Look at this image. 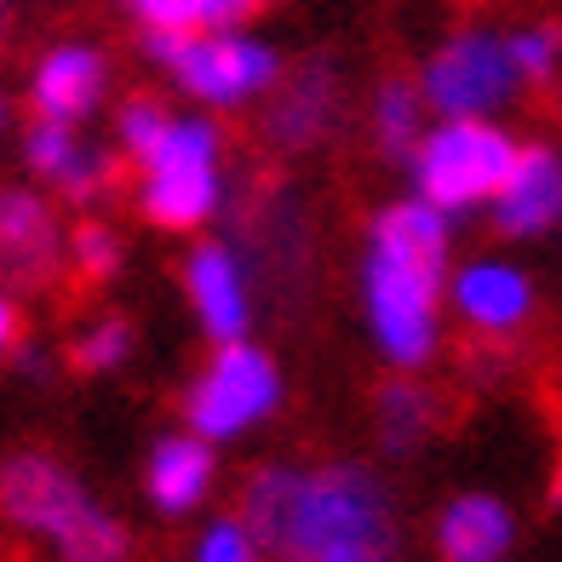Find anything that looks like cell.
Here are the masks:
<instances>
[{"instance_id": "obj_1", "label": "cell", "mask_w": 562, "mask_h": 562, "mask_svg": "<svg viewBox=\"0 0 562 562\" xmlns=\"http://www.w3.org/2000/svg\"><path fill=\"white\" fill-rule=\"evenodd\" d=\"M241 517L270 562H396V505L362 459L265 465L241 488Z\"/></svg>"}, {"instance_id": "obj_2", "label": "cell", "mask_w": 562, "mask_h": 562, "mask_svg": "<svg viewBox=\"0 0 562 562\" xmlns=\"http://www.w3.org/2000/svg\"><path fill=\"white\" fill-rule=\"evenodd\" d=\"M448 247L453 218L425 195H402L379 207L362 247V322L379 362L396 373H419L442 345L448 304Z\"/></svg>"}, {"instance_id": "obj_3", "label": "cell", "mask_w": 562, "mask_h": 562, "mask_svg": "<svg viewBox=\"0 0 562 562\" xmlns=\"http://www.w3.org/2000/svg\"><path fill=\"white\" fill-rule=\"evenodd\" d=\"M0 517L46 540L64 562H121L126 557V528L75 482L64 459L41 453V448L0 459Z\"/></svg>"}, {"instance_id": "obj_4", "label": "cell", "mask_w": 562, "mask_h": 562, "mask_svg": "<svg viewBox=\"0 0 562 562\" xmlns=\"http://www.w3.org/2000/svg\"><path fill=\"white\" fill-rule=\"evenodd\" d=\"M517 156L522 138H510V126L499 121H437L425 126V138L407 156V178H414V195L459 218L494 207Z\"/></svg>"}, {"instance_id": "obj_5", "label": "cell", "mask_w": 562, "mask_h": 562, "mask_svg": "<svg viewBox=\"0 0 562 562\" xmlns=\"http://www.w3.org/2000/svg\"><path fill=\"white\" fill-rule=\"evenodd\" d=\"M144 58L161 64L178 81V92H190L207 110H241L281 87L276 46L247 30H207V35L144 30Z\"/></svg>"}, {"instance_id": "obj_6", "label": "cell", "mask_w": 562, "mask_h": 562, "mask_svg": "<svg viewBox=\"0 0 562 562\" xmlns=\"http://www.w3.org/2000/svg\"><path fill=\"white\" fill-rule=\"evenodd\" d=\"M224 201V138L207 115H172L138 161V213L161 229H201Z\"/></svg>"}, {"instance_id": "obj_7", "label": "cell", "mask_w": 562, "mask_h": 562, "mask_svg": "<svg viewBox=\"0 0 562 562\" xmlns=\"http://www.w3.org/2000/svg\"><path fill=\"white\" fill-rule=\"evenodd\" d=\"M528 81L510 58V35L488 23H465L419 64V92L442 121H494Z\"/></svg>"}, {"instance_id": "obj_8", "label": "cell", "mask_w": 562, "mask_h": 562, "mask_svg": "<svg viewBox=\"0 0 562 562\" xmlns=\"http://www.w3.org/2000/svg\"><path fill=\"white\" fill-rule=\"evenodd\" d=\"M281 396H288V385H281L276 356L236 339V345H218L207 368L195 373V385L184 391V425L207 442H236L276 414Z\"/></svg>"}, {"instance_id": "obj_9", "label": "cell", "mask_w": 562, "mask_h": 562, "mask_svg": "<svg viewBox=\"0 0 562 562\" xmlns=\"http://www.w3.org/2000/svg\"><path fill=\"white\" fill-rule=\"evenodd\" d=\"M448 311L465 322L476 339L505 345V339H517L522 327L533 322L540 293H533V276L522 265L482 252V259H465L448 276Z\"/></svg>"}, {"instance_id": "obj_10", "label": "cell", "mask_w": 562, "mask_h": 562, "mask_svg": "<svg viewBox=\"0 0 562 562\" xmlns=\"http://www.w3.org/2000/svg\"><path fill=\"white\" fill-rule=\"evenodd\" d=\"M488 218L505 241H540L551 229H562V144L551 138L522 144V156L510 167L505 190L494 195Z\"/></svg>"}, {"instance_id": "obj_11", "label": "cell", "mask_w": 562, "mask_h": 562, "mask_svg": "<svg viewBox=\"0 0 562 562\" xmlns=\"http://www.w3.org/2000/svg\"><path fill=\"white\" fill-rule=\"evenodd\" d=\"M184 293H190L195 322L213 334V345L247 339V327H252V288H247V265H241L236 247H224V241L190 247V259H184Z\"/></svg>"}, {"instance_id": "obj_12", "label": "cell", "mask_w": 562, "mask_h": 562, "mask_svg": "<svg viewBox=\"0 0 562 562\" xmlns=\"http://www.w3.org/2000/svg\"><path fill=\"white\" fill-rule=\"evenodd\" d=\"M23 161H30L35 178H46L58 195L81 201V207H92V201H104L110 184H115V161L110 149H98L81 138V126L69 121H41L23 133Z\"/></svg>"}, {"instance_id": "obj_13", "label": "cell", "mask_w": 562, "mask_h": 562, "mask_svg": "<svg viewBox=\"0 0 562 562\" xmlns=\"http://www.w3.org/2000/svg\"><path fill=\"white\" fill-rule=\"evenodd\" d=\"M104 92H110V64L98 46L87 41H64L53 46L35 75H30V104L41 121H69V126H81L87 115H98V104H104Z\"/></svg>"}, {"instance_id": "obj_14", "label": "cell", "mask_w": 562, "mask_h": 562, "mask_svg": "<svg viewBox=\"0 0 562 562\" xmlns=\"http://www.w3.org/2000/svg\"><path fill=\"white\" fill-rule=\"evenodd\" d=\"M339 115V69L327 58H304L293 75H281V87L270 92L265 133L276 149H311L327 138V126Z\"/></svg>"}, {"instance_id": "obj_15", "label": "cell", "mask_w": 562, "mask_h": 562, "mask_svg": "<svg viewBox=\"0 0 562 562\" xmlns=\"http://www.w3.org/2000/svg\"><path fill=\"white\" fill-rule=\"evenodd\" d=\"M69 252L53 201L35 190H0V276L35 281Z\"/></svg>"}, {"instance_id": "obj_16", "label": "cell", "mask_w": 562, "mask_h": 562, "mask_svg": "<svg viewBox=\"0 0 562 562\" xmlns=\"http://www.w3.org/2000/svg\"><path fill=\"white\" fill-rule=\"evenodd\" d=\"M144 494L161 517H190L213 494V442L195 437V430L161 437L144 459Z\"/></svg>"}, {"instance_id": "obj_17", "label": "cell", "mask_w": 562, "mask_h": 562, "mask_svg": "<svg viewBox=\"0 0 562 562\" xmlns=\"http://www.w3.org/2000/svg\"><path fill=\"white\" fill-rule=\"evenodd\" d=\"M517 546V517L499 494H453L437 517L442 562H505Z\"/></svg>"}, {"instance_id": "obj_18", "label": "cell", "mask_w": 562, "mask_h": 562, "mask_svg": "<svg viewBox=\"0 0 562 562\" xmlns=\"http://www.w3.org/2000/svg\"><path fill=\"white\" fill-rule=\"evenodd\" d=\"M373 419H379V442L391 453H414L430 437V425H437V396H430L419 379H391V385L373 396Z\"/></svg>"}, {"instance_id": "obj_19", "label": "cell", "mask_w": 562, "mask_h": 562, "mask_svg": "<svg viewBox=\"0 0 562 562\" xmlns=\"http://www.w3.org/2000/svg\"><path fill=\"white\" fill-rule=\"evenodd\" d=\"M259 0H126L144 30H178V35H207V30H241Z\"/></svg>"}, {"instance_id": "obj_20", "label": "cell", "mask_w": 562, "mask_h": 562, "mask_svg": "<svg viewBox=\"0 0 562 562\" xmlns=\"http://www.w3.org/2000/svg\"><path fill=\"white\" fill-rule=\"evenodd\" d=\"M425 92L419 81H385L373 92V110H368V126H373V144L385 156H414V144L425 138Z\"/></svg>"}, {"instance_id": "obj_21", "label": "cell", "mask_w": 562, "mask_h": 562, "mask_svg": "<svg viewBox=\"0 0 562 562\" xmlns=\"http://www.w3.org/2000/svg\"><path fill=\"white\" fill-rule=\"evenodd\" d=\"M510 58H517L528 87H551L562 75V30L557 23H522V30H510Z\"/></svg>"}, {"instance_id": "obj_22", "label": "cell", "mask_w": 562, "mask_h": 562, "mask_svg": "<svg viewBox=\"0 0 562 562\" xmlns=\"http://www.w3.org/2000/svg\"><path fill=\"white\" fill-rule=\"evenodd\" d=\"M126 356H133V334L121 316H98L75 334V368L81 373H115Z\"/></svg>"}, {"instance_id": "obj_23", "label": "cell", "mask_w": 562, "mask_h": 562, "mask_svg": "<svg viewBox=\"0 0 562 562\" xmlns=\"http://www.w3.org/2000/svg\"><path fill=\"white\" fill-rule=\"evenodd\" d=\"M190 562H270V557L259 546V533L247 528V517H213L195 533Z\"/></svg>"}, {"instance_id": "obj_24", "label": "cell", "mask_w": 562, "mask_h": 562, "mask_svg": "<svg viewBox=\"0 0 562 562\" xmlns=\"http://www.w3.org/2000/svg\"><path fill=\"white\" fill-rule=\"evenodd\" d=\"M167 126H172V115L156 104V98H133V104H121V115H115V144H121V156L144 161L149 149L167 138Z\"/></svg>"}, {"instance_id": "obj_25", "label": "cell", "mask_w": 562, "mask_h": 562, "mask_svg": "<svg viewBox=\"0 0 562 562\" xmlns=\"http://www.w3.org/2000/svg\"><path fill=\"white\" fill-rule=\"evenodd\" d=\"M69 259H75V270H81L87 281H104V276H115V265H121V236L110 224H81L69 236Z\"/></svg>"}, {"instance_id": "obj_26", "label": "cell", "mask_w": 562, "mask_h": 562, "mask_svg": "<svg viewBox=\"0 0 562 562\" xmlns=\"http://www.w3.org/2000/svg\"><path fill=\"white\" fill-rule=\"evenodd\" d=\"M18 350V304H12V293L0 288V362Z\"/></svg>"}, {"instance_id": "obj_27", "label": "cell", "mask_w": 562, "mask_h": 562, "mask_svg": "<svg viewBox=\"0 0 562 562\" xmlns=\"http://www.w3.org/2000/svg\"><path fill=\"white\" fill-rule=\"evenodd\" d=\"M551 505H562V465H557V476H551Z\"/></svg>"}, {"instance_id": "obj_28", "label": "cell", "mask_w": 562, "mask_h": 562, "mask_svg": "<svg viewBox=\"0 0 562 562\" xmlns=\"http://www.w3.org/2000/svg\"><path fill=\"white\" fill-rule=\"evenodd\" d=\"M0 126H7V104H0Z\"/></svg>"}]
</instances>
